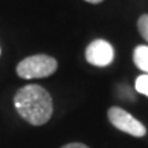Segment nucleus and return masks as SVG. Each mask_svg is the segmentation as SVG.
Masks as SVG:
<instances>
[{
    "label": "nucleus",
    "instance_id": "obj_6",
    "mask_svg": "<svg viewBox=\"0 0 148 148\" xmlns=\"http://www.w3.org/2000/svg\"><path fill=\"white\" fill-rule=\"evenodd\" d=\"M134 88L138 93L141 95H145L148 97V74H141L136 78V82H134Z\"/></svg>",
    "mask_w": 148,
    "mask_h": 148
},
{
    "label": "nucleus",
    "instance_id": "obj_2",
    "mask_svg": "<svg viewBox=\"0 0 148 148\" xmlns=\"http://www.w3.org/2000/svg\"><path fill=\"white\" fill-rule=\"evenodd\" d=\"M58 69V60L49 55L38 53L21 60L16 66V74L25 79L45 78Z\"/></svg>",
    "mask_w": 148,
    "mask_h": 148
},
{
    "label": "nucleus",
    "instance_id": "obj_4",
    "mask_svg": "<svg viewBox=\"0 0 148 148\" xmlns=\"http://www.w3.org/2000/svg\"><path fill=\"white\" fill-rule=\"evenodd\" d=\"M86 62L97 67H106L114 60V48L106 40H93L85 49Z\"/></svg>",
    "mask_w": 148,
    "mask_h": 148
},
{
    "label": "nucleus",
    "instance_id": "obj_3",
    "mask_svg": "<svg viewBox=\"0 0 148 148\" xmlns=\"http://www.w3.org/2000/svg\"><path fill=\"white\" fill-rule=\"evenodd\" d=\"M107 116L111 125L118 130L125 132L134 137H144L147 134V127L121 107H111L107 111Z\"/></svg>",
    "mask_w": 148,
    "mask_h": 148
},
{
    "label": "nucleus",
    "instance_id": "obj_1",
    "mask_svg": "<svg viewBox=\"0 0 148 148\" xmlns=\"http://www.w3.org/2000/svg\"><path fill=\"white\" fill-rule=\"evenodd\" d=\"M14 106L18 114L33 126L47 123L53 112L52 97L47 89L36 84L22 86L14 96Z\"/></svg>",
    "mask_w": 148,
    "mask_h": 148
},
{
    "label": "nucleus",
    "instance_id": "obj_5",
    "mask_svg": "<svg viewBox=\"0 0 148 148\" xmlns=\"http://www.w3.org/2000/svg\"><path fill=\"white\" fill-rule=\"evenodd\" d=\"M133 62L138 69L148 74V45H137L133 51Z\"/></svg>",
    "mask_w": 148,
    "mask_h": 148
},
{
    "label": "nucleus",
    "instance_id": "obj_7",
    "mask_svg": "<svg viewBox=\"0 0 148 148\" xmlns=\"http://www.w3.org/2000/svg\"><path fill=\"white\" fill-rule=\"evenodd\" d=\"M137 29H138V33L141 34V37L148 42V14L140 15V18L137 21Z\"/></svg>",
    "mask_w": 148,
    "mask_h": 148
},
{
    "label": "nucleus",
    "instance_id": "obj_8",
    "mask_svg": "<svg viewBox=\"0 0 148 148\" xmlns=\"http://www.w3.org/2000/svg\"><path fill=\"white\" fill-rule=\"evenodd\" d=\"M60 148H89V147L82 143H70V144H66V145H63V147H60Z\"/></svg>",
    "mask_w": 148,
    "mask_h": 148
},
{
    "label": "nucleus",
    "instance_id": "obj_9",
    "mask_svg": "<svg viewBox=\"0 0 148 148\" xmlns=\"http://www.w3.org/2000/svg\"><path fill=\"white\" fill-rule=\"evenodd\" d=\"M85 1H88L90 4H99V3H101L103 0H85Z\"/></svg>",
    "mask_w": 148,
    "mask_h": 148
}]
</instances>
